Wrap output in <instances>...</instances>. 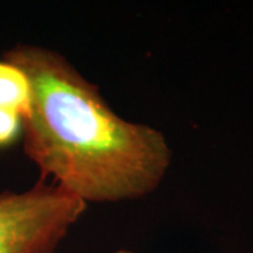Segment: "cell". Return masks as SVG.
<instances>
[{"label":"cell","instance_id":"1","mask_svg":"<svg viewBox=\"0 0 253 253\" xmlns=\"http://www.w3.org/2000/svg\"><path fill=\"white\" fill-rule=\"evenodd\" d=\"M4 59L30 82L23 144L41 177L86 204L139 199L161 184L172 161L161 131L117 116L97 86L55 51L18 45Z\"/></svg>","mask_w":253,"mask_h":253},{"label":"cell","instance_id":"2","mask_svg":"<svg viewBox=\"0 0 253 253\" xmlns=\"http://www.w3.org/2000/svg\"><path fill=\"white\" fill-rule=\"evenodd\" d=\"M86 203L45 177L24 193H0V253H52Z\"/></svg>","mask_w":253,"mask_h":253},{"label":"cell","instance_id":"3","mask_svg":"<svg viewBox=\"0 0 253 253\" xmlns=\"http://www.w3.org/2000/svg\"><path fill=\"white\" fill-rule=\"evenodd\" d=\"M31 100L30 82L24 72L9 61H0V107L21 116L27 114Z\"/></svg>","mask_w":253,"mask_h":253},{"label":"cell","instance_id":"4","mask_svg":"<svg viewBox=\"0 0 253 253\" xmlns=\"http://www.w3.org/2000/svg\"><path fill=\"white\" fill-rule=\"evenodd\" d=\"M23 132V118L20 114L0 107V149L7 148Z\"/></svg>","mask_w":253,"mask_h":253},{"label":"cell","instance_id":"5","mask_svg":"<svg viewBox=\"0 0 253 253\" xmlns=\"http://www.w3.org/2000/svg\"><path fill=\"white\" fill-rule=\"evenodd\" d=\"M117 253H131V252H126V251H120V252H117Z\"/></svg>","mask_w":253,"mask_h":253}]
</instances>
